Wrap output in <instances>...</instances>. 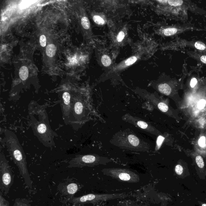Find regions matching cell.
I'll use <instances>...</instances> for the list:
<instances>
[{"instance_id":"cell-1","label":"cell","mask_w":206,"mask_h":206,"mask_svg":"<svg viewBox=\"0 0 206 206\" xmlns=\"http://www.w3.org/2000/svg\"><path fill=\"white\" fill-rule=\"evenodd\" d=\"M4 134L5 143L10 155L18 166L20 174L24 179L25 184L32 188L33 182L28 172L26 157L17 136L8 129L5 130Z\"/></svg>"},{"instance_id":"cell-2","label":"cell","mask_w":206,"mask_h":206,"mask_svg":"<svg viewBox=\"0 0 206 206\" xmlns=\"http://www.w3.org/2000/svg\"><path fill=\"white\" fill-rule=\"evenodd\" d=\"M111 144L123 150L136 152H149L150 144L142 140L129 129L117 132L111 139Z\"/></svg>"},{"instance_id":"cell-3","label":"cell","mask_w":206,"mask_h":206,"mask_svg":"<svg viewBox=\"0 0 206 206\" xmlns=\"http://www.w3.org/2000/svg\"><path fill=\"white\" fill-rule=\"evenodd\" d=\"M36 114L38 119L34 113L30 110L29 116L30 118V125L34 133L41 140L42 142L52 145V142L55 136V133L52 130L49 124L47 116L41 108H32Z\"/></svg>"},{"instance_id":"cell-4","label":"cell","mask_w":206,"mask_h":206,"mask_svg":"<svg viewBox=\"0 0 206 206\" xmlns=\"http://www.w3.org/2000/svg\"><path fill=\"white\" fill-rule=\"evenodd\" d=\"M111 159L99 156L96 154L77 155L69 162L68 167H92L100 165H106L111 162Z\"/></svg>"},{"instance_id":"cell-5","label":"cell","mask_w":206,"mask_h":206,"mask_svg":"<svg viewBox=\"0 0 206 206\" xmlns=\"http://www.w3.org/2000/svg\"><path fill=\"white\" fill-rule=\"evenodd\" d=\"M14 176L4 154L0 155V191L3 195H7L13 185Z\"/></svg>"},{"instance_id":"cell-6","label":"cell","mask_w":206,"mask_h":206,"mask_svg":"<svg viewBox=\"0 0 206 206\" xmlns=\"http://www.w3.org/2000/svg\"><path fill=\"white\" fill-rule=\"evenodd\" d=\"M128 197V195L124 193L113 194H89L79 197H74L69 200V202L74 206H77L89 203H98L117 198H124Z\"/></svg>"},{"instance_id":"cell-7","label":"cell","mask_w":206,"mask_h":206,"mask_svg":"<svg viewBox=\"0 0 206 206\" xmlns=\"http://www.w3.org/2000/svg\"><path fill=\"white\" fill-rule=\"evenodd\" d=\"M102 171L104 175L110 176L120 182L137 183L140 181L139 175L131 170L120 168H105Z\"/></svg>"},{"instance_id":"cell-8","label":"cell","mask_w":206,"mask_h":206,"mask_svg":"<svg viewBox=\"0 0 206 206\" xmlns=\"http://www.w3.org/2000/svg\"><path fill=\"white\" fill-rule=\"evenodd\" d=\"M122 119L124 122L133 124L138 129H141L150 134L157 136L160 135V132L157 130L155 127L153 126L150 123L143 120L138 117L132 116L130 113H126L122 117Z\"/></svg>"},{"instance_id":"cell-9","label":"cell","mask_w":206,"mask_h":206,"mask_svg":"<svg viewBox=\"0 0 206 206\" xmlns=\"http://www.w3.org/2000/svg\"><path fill=\"white\" fill-rule=\"evenodd\" d=\"M81 188L79 184L71 179L60 184L58 187V191L62 196L66 197L69 200L73 198Z\"/></svg>"},{"instance_id":"cell-10","label":"cell","mask_w":206,"mask_h":206,"mask_svg":"<svg viewBox=\"0 0 206 206\" xmlns=\"http://www.w3.org/2000/svg\"><path fill=\"white\" fill-rule=\"evenodd\" d=\"M73 113L76 118H83L89 113L88 104L86 100L77 99L73 100Z\"/></svg>"},{"instance_id":"cell-11","label":"cell","mask_w":206,"mask_h":206,"mask_svg":"<svg viewBox=\"0 0 206 206\" xmlns=\"http://www.w3.org/2000/svg\"><path fill=\"white\" fill-rule=\"evenodd\" d=\"M143 98L151 103L154 107L164 113H167L169 111V106L165 102L158 99L153 94H144L141 96Z\"/></svg>"},{"instance_id":"cell-12","label":"cell","mask_w":206,"mask_h":206,"mask_svg":"<svg viewBox=\"0 0 206 206\" xmlns=\"http://www.w3.org/2000/svg\"><path fill=\"white\" fill-rule=\"evenodd\" d=\"M71 95L68 92H64L62 95V109L65 117H68L71 110Z\"/></svg>"},{"instance_id":"cell-13","label":"cell","mask_w":206,"mask_h":206,"mask_svg":"<svg viewBox=\"0 0 206 206\" xmlns=\"http://www.w3.org/2000/svg\"><path fill=\"white\" fill-rule=\"evenodd\" d=\"M158 89L160 93L168 96L171 92V89L169 85L167 83H163L159 85L158 86Z\"/></svg>"},{"instance_id":"cell-14","label":"cell","mask_w":206,"mask_h":206,"mask_svg":"<svg viewBox=\"0 0 206 206\" xmlns=\"http://www.w3.org/2000/svg\"><path fill=\"white\" fill-rule=\"evenodd\" d=\"M31 202L25 198H18L15 199L13 206H31Z\"/></svg>"},{"instance_id":"cell-15","label":"cell","mask_w":206,"mask_h":206,"mask_svg":"<svg viewBox=\"0 0 206 206\" xmlns=\"http://www.w3.org/2000/svg\"><path fill=\"white\" fill-rule=\"evenodd\" d=\"M56 48L53 44H49L46 47V54L49 57H53L56 54Z\"/></svg>"},{"instance_id":"cell-16","label":"cell","mask_w":206,"mask_h":206,"mask_svg":"<svg viewBox=\"0 0 206 206\" xmlns=\"http://www.w3.org/2000/svg\"><path fill=\"white\" fill-rule=\"evenodd\" d=\"M19 75L21 79L24 81L26 80L29 75V71L28 68L25 66H23L20 69Z\"/></svg>"},{"instance_id":"cell-17","label":"cell","mask_w":206,"mask_h":206,"mask_svg":"<svg viewBox=\"0 0 206 206\" xmlns=\"http://www.w3.org/2000/svg\"><path fill=\"white\" fill-rule=\"evenodd\" d=\"M165 139L164 137L162 135H160L157 137L156 140V146H155V151H157V150H160V148L162 146Z\"/></svg>"},{"instance_id":"cell-18","label":"cell","mask_w":206,"mask_h":206,"mask_svg":"<svg viewBox=\"0 0 206 206\" xmlns=\"http://www.w3.org/2000/svg\"><path fill=\"white\" fill-rule=\"evenodd\" d=\"M101 61L103 66L106 67L109 66L112 63L110 57L107 55H104L102 56Z\"/></svg>"},{"instance_id":"cell-19","label":"cell","mask_w":206,"mask_h":206,"mask_svg":"<svg viewBox=\"0 0 206 206\" xmlns=\"http://www.w3.org/2000/svg\"><path fill=\"white\" fill-rule=\"evenodd\" d=\"M196 162L197 166L200 169H203L204 167V160L201 155H197L196 157Z\"/></svg>"},{"instance_id":"cell-20","label":"cell","mask_w":206,"mask_h":206,"mask_svg":"<svg viewBox=\"0 0 206 206\" xmlns=\"http://www.w3.org/2000/svg\"><path fill=\"white\" fill-rule=\"evenodd\" d=\"M177 29L175 28H168L164 31V34L166 36H171L174 35L177 32Z\"/></svg>"},{"instance_id":"cell-21","label":"cell","mask_w":206,"mask_h":206,"mask_svg":"<svg viewBox=\"0 0 206 206\" xmlns=\"http://www.w3.org/2000/svg\"><path fill=\"white\" fill-rule=\"evenodd\" d=\"M81 23L82 26L85 29H89L90 27V23L89 20L87 17H84L82 18Z\"/></svg>"},{"instance_id":"cell-22","label":"cell","mask_w":206,"mask_h":206,"mask_svg":"<svg viewBox=\"0 0 206 206\" xmlns=\"http://www.w3.org/2000/svg\"><path fill=\"white\" fill-rule=\"evenodd\" d=\"M138 58L137 56H133L129 58L124 62V65L126 66H130L136 62Z\"/></svg>"},{"instance_id":"cell-23","label":"cell","mask_w":206,"mask_h":206,"mask_svg":"<svg viewBox=\"0 0 206 206\" xmlns=\"http://www.w3.org/2000/svg\"><path fill=\"white\" fill-rule=\"evenodd\" d=\"M0 206H9V203L3 197V194L0 191Z\"/></svg>"},{"instance_id":"cell-24","label":"cell","mask_w":206,"mask_h":206,"mask_svg":"<svg viewBox=\"0 0 206 206\" xmlns=\"http://www.w3.org/2000/svg\"><path fill=\"white\" fill-rule=\"evenodd\" d=\"M169 4L171 6H179L182 5L183 3V1L182 0H170L168 1Z\"/></svg>"},{"instance_id":"cell-25","label":"cell","mask_w":206,"mask_h":206,"mask_svg":"<svg viewBox=\"0 0 206 206\" xmlns=\"http://www.w3.org/2000/svg\"><path fill=\"white\" fill-rule=\"evenodd\" d=\"M93 19L95 23L100 25H103L105 23L104 20L100 16H94Z\"/></svg>"},{"instance_id":"cell-26","label":"cell","mask_w":206,"mask_h":206,"mask_svg":"<svg viewBox=\"0 0 206 206\" xmlns=\"http://www.w3.org/2000/svg\"><path fill=\"white\" fill-rule=\"evenodd\" d=\"M194 46L196 49L200 50H204L206 47L205 44L201 41L196 42Z\"/></svg>"},{"instance_id":"cell-27","label":"cell","mask_w":206,"mask_h":206,"mask_svg":"<svg viewBox=\"0 0 206 206\" xmlns=\"http://www.w3.org/2000/svg\"><path fill=\"white\" fill-rule=\"evenodd\" d=\"M175 171L177 175H181L183 173V167L181 165H177L175 167Z\"/></svg>"},{"instance_id":"cell-28","label":"cell","mask_w":206,"mask_h":206,"mask_svg":"<svg viewBox=\"0 0 206 206\" xmlns=\"http://www.w3.org/2000/svg\"><path fill=\"white\" fill-rule=\"evenodd\" d=\"M39 42L40 45L43 47L46 46V38L45 35H41L39 38Z\"/></svg>"},{"instance_id":"cell-29","label":"cell","mask_w":206,"mask_h":206,"mask_svg":"<svg viewBox=\"0 0 206 206\" xmlns=\"http://www.w3.org/2000/svg\"><path fill=\"white\" fill-rule=\"evenodd\" d=\"M206 138L204 136H202L198 140V144L201 147H204L205 146Z\"/></svg>"},{"instance_id":"cell-30","label":"cell","mask_w":206,"mask_h":206,"mask_svg":"<svg viewBox=\"0 0 206 206\" xmlns=\"http://www.w3.org/2000/svg\"><path fill=\"white\" fill-rule=\"evenodd\" d=\"M206 102L204 100H201L199 102H198V105L197 107L198 109L200 110L203 109L205 106Z\"/></svg>"},{"instance_id":"cell-31","label":"cell","mask_w":206,"mask_h":206,"mask_svg":"<svg viewBox=\"0 0 206 206\" xmlns=\"http://www.w3.org/2000/svg\"><path fill=\"white\" fill-rule=\"evenodd\" d=\"M124 36H125V34H124V32L123 31L120 32L119 34H118V36H117V41H118V42H122V41L123 40V39H124Z\"/></svg>"},{"instance_id":"cell-32","label":"cell","mask_w":206,"mask_h":206,"mask_svg":"<svg viewBox=\"0 0 206 206\" xmlns=\"http://www.w3.org/2000/svg\"><path fill=\"white\" fill-rule=\"evenodd\" d=\"M197 79L194 78L192 79L191 80V86L192 88H193L197 84Z\"/></svg>"},{"instance_id":"cell-33","label":"cell","mask_w":206,"mask_h":206,"mask_svg":"<svg viewBox=\"0 0 206 206\" xmlns=\"http://www.w3.org/2000/svg\"><path fill=\"white\" fill-rule=\"evenodd\" d=\"M201 61L204 63L206 64V56H203L201 57Z\"/></svg>"},{"instance_id":"cell-34","label":"cell","mask_w":206,"mask_h":206,"mask_svg":"<svg viewBox=\"0 0 206 206\" xmlns=\"http://www.w3.org/2000/svg\"><path fill=\"white\" fill-rule=\"evenodd\" d=\"M158 2H162V3H166V2H168L167 1H158Z\"/></svg>"},{"instance_id":"cell-35","label":"cell","mask_w":206,"mask_h":206,"mask_svg":"<svg viewBox=\"0 0 206 206\" xmlns=\"http://www.w3.org/2000/svg\"><path fill=\"white\" fill-rule=\"evenodd\" d=\"M202 206H206V204H202Z\"/></svg>"}]
</instances>
